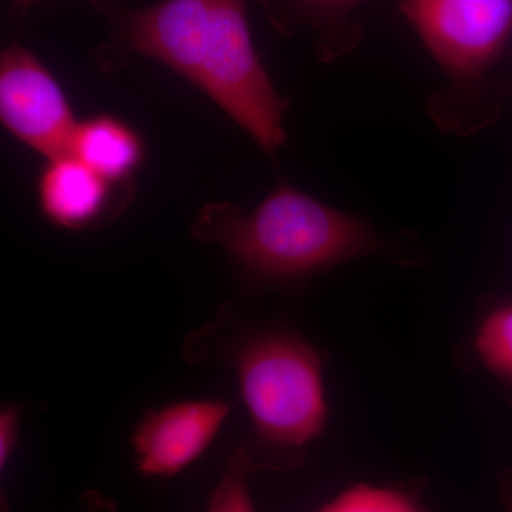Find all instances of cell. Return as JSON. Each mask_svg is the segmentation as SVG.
<instances>
[{"instance_id":"cell-1","label":"cell","mask_w":512,"mask_h":512,"mask_svg":"<svg viewBox=\"0 0 512 512\" xmlns=\"http://www.w3.org/2000/svg\"><path fill=\"white\" fill-rule=\"evenodd\" d=\"M109 39L97 49L101 69L131 56L158 60L194 83L275 156L284 146L288 99L276 92L252 40L247 0H158L106 15Z\"/></svg>"},{"instance_id":"cell-2","label":"cell","mask_w":512,"mask_h":512,"mask_svg":"<svg viewBox=\"0 0 512 512\" xmlns=\"http://www.w3.org/2000/svg\"><path fill=\"white\" fill-rule=\"evenodd\" d=\"M191 232L198 241L224 249L247 271L269 279L318 274L383 248L362 218L286 183L249 214L231 202H210L192 222Z\"/></svg>"},{"instance_id":"cell-3","label":"cell","mask_w":512,"mask_h":512,"mask_svg":"<svg viewBox=\"0 0 512 512\" xmlns=\"http://www.w3.org/2000/svg\"><path fill=\"white\" fill-rule=\"evenodd\" d=\"M232 365L255 440L293 453L319 437L328 420L322 360L305 340L269 333L242 343Z\"/></svg>"},{"instance_id":"cell-4","label":"cell","mask_w":512,"mask_h":512,"mask_svg":"<svg viewBox=\"0 0 512 512\" xmlns=\"http://www.w3.org/2000/svg\"><path fill=\"white\" fill-rule=\"evenodd\" d=\"M400 12L460 89L483 80L512 36V0H396Z\"/></svg>"},{"instance_id":"cell-5","label":"cell","mask_w":512,"mask_h":512,"mask_svg":"<svg viewBox=\"0 0 512 512\" xmlns=\"http://www.w3.org/2000/svg\"><path fill=\"white\" fill-rule=\"evenodd\" d=\"M0 120L49 161L72 154L79 123L55 76L26 47H6L0 56Z\"/></svg>"},{"instance_id":"cell-6","label":"cell","mask_w":512,"mask_h":512,"mask_svg":"<svg viewBox=\"0 0 512 512\" xmlns=\"http://www.w3.org/2000/svg\"><path fill=\"white\" fill-rule=\"evenodd\" d=\"M229 412L221 400H190L147 412L131 439L138 470L150 477L180 473L211 446Z\"/></svg>"},{"instance_id":"cell-7","label":"cell","mask_w":512,"mask_h":512,"mask_svg":"<svg viewBox=\"0 0 512 512\" xmlns=\"http://www.w3.org/2000/svg\"><path fill=\"white\" fill-rule=\"evenodd\" d=\"M116 185L73 154H67L49 161L40 174V210L57 227H97L116 215Z\"/></svg>"},{"instance_id":"cell-8","label":"cell","mask_w":512,"mask_h":512,"mask_svg":"<svg viewBox=\"0 0 512 512\" xmlns=\"http://www.w3.org/2000/svg\"><path fill=\"white\" fill-rule=\"evenodd\" d=\"M365 0H258L272 28L282 36L309 32L316 56L329 63L352 52L363 29L355 18Z\"/></svg>"},{"instance_id":"cell-9","label":"cell","mask_w":512,"mask_h":512,"mask_svg":"<svg viewBox=\"0 0 512 512\" xmlns=\"http://www.w3.org/2000/svg\"><path fill=\"white\" fill-rule=\"evenodd\" d=\"M72 154L113 184L130 181L146 156L143 138L114 116H94L77 126Z\"/></svg>"},{"instance_id":"cell-10","label":"cell","mask_w":512,"mask_h":512,"mask_svg":"<svg viewBox=\"0 0 512 512\" xmlns=\"http://www.w3.org/2000/svg\"><path fill=\"white\" fill-rule=\"evenodd\" d=\"M318 512H433L410 491L359 483L346 488Z\"/></svg>"},{"instance_id":"cell-11","label":"cell","mask_w":512,"mask_h":512,"mask_svg":"<svg viewBox=\"0 0 512 512\" xmlns=\"http://www.w3.org/2000/svg\"><path fill=\"white\" fill-rule=\"evenodd\" d=\"M476 350L494 376L512 383V303L494 309L477 330Z\"/></svg>"},{"instance_id":"cell-12","label":"cell","mask_w":512,"mask_h":512,"mask_svg":"<svg viewBox=\"0 0 512 512\" xmlns=\"http://www.w3.org/2000/svg\"><path fill=\"white\" fill-rule=\"evenodd\" d=\"M251 470L244 447L232 454L207 512H256L249 493L247 474Z\"/></svg>"},{"instance_id":"cell-13","label":"cell","mask_w":512,"mask_h":512,"mask_svg":"<svg viewBox=\"0 0 512 512\" xmlns=\"http://www.w3.org/2000/svg\"><path fill=\"white\" fill-rule=\"evenodd\" d=\"M22 413L18 407H6L0 416V467L5 468L18 444Z\"/></svg>"},{"instance_id":"cell-14","label":"cell","mask_w":512,"mask_h":512,"mask_svg":"<svg viewBox=\"0 0 512 512\" xmlns=\"http://www.w3.org/2000/svg\"><path fill=\"white\" fill-rule=\"evenodd\" d=\"M36 0H13V6L20 13H26V10L35 3ZM92 8L101 15L106 16L114 6L119 5L120 0H89Z\"/></svg>"},{"instance_id":"cell-15","label":"cell","mask_w":512,"mask_h":512,"mask_svg":"<svg viewBox=\"0 0 512 512\" xmlns=\"http://www.w3.org/2000/svg\"><path fill=\"white\" fill-rule=\"evenodd\" d=\"M503 505L504 512H512V471L503 480Z\"/></svg>"}]
</instances>
